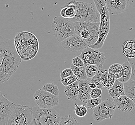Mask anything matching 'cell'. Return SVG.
<instances>
[{
    "instance_id": "cell-1",
    "label": "cell",
    "mask_w": 135,
    "mask_h": 125,
    "mask_svg": "<svg viewBox=\"0 0 135 125\" xmlns=\"http://www.w3.org/2000/svg\"><path fill=\"white\" fill-rule=\"evenodd\" d=\"M21 62L14 41L0 36V84L8 81L16 72Z\"/></svg>"
},
{
    "instance_id": "cell-2",
    "label": "cell",
    "mask_w": 135,
    "mask_h": 125,
    "mask_svg": "<svg viewBox=\"0 0 135 125\" xmlns=\"http://www.w3.org/2000/svg\"><path fill=\"white\" fill-rule=\"evenodd\" d=\"M100 16L99 27V36L97 42L89 46L92 49H99L103 47L110 29L109 12L104 0H93Z\"/></svg>"
},
{
    "instance_id": "cell-3",
    "label": "cell",
    "mask_w": 135,
    "mask_h": 125,
    "mask_svg": "<svg viewBox=\"0 0 135 125\" xmlns=\"http://www.w3.org/2000/svg\"><path fill=\"white\" fill-rule=\"evenodd\" d=\"M76 9L75 17L69 19L73 23L76 22H100V16L94 4L73 0Z\"/></svg>"
},
{
    "instance_id": "cell-4",
    "label": "cell",
    "mask_w": 135,
    "mask_h": 125,
    "mask_svg": "<svg viewBox=\"0 0 135 125\" xmlns=\"http://www.w3.org/2000/svg\"><path fill=\"white\" fill-rule=\"evenodd\" d=\"M73 24L76 34L83 39L89 46L97 42L99 36L100 22H76Z\"/></svg>"
},
{
    "instance_id": "cell-5",
    "label": "cell",
    "mask_w": 135,
    "mask_h": 125,
    "mask_svg": "<svg viewBox=\"0 0 135 125\" xmlns=\"http://www.w3.org/2000/svg\"><path fill=\"white\" fill-rule=\"evenodd\" d=\"M33 125H58L61 120L60 114L54 109L32 108Z\"/></svg>"
},
{
    "instance_id": "cell-6",
    "label": "cell",
    "mask_w": 135,
    "mask_h": 125,
    "mask_svg": "<svg viewBox=\"0 0 135 125\" xmlns=\"http://www.w3.org/2000/svg\"><path fill=\"white\" fill-rule=\"evenodd\" d=\"M51 29L57 41L62 42L76 34L73 22L62 16H55L51 24Z\"/></svg>"
},
{
    "instance_id": "cell-7",
    "label": "cell",
    "mask_w": 135,
    "mask_h": 125,
    "mask_svg": "<svg viewBox=\"0 0 135 125\" xmlns=\"http://www.w3.org/2000/svg\"><path fill=\"white\" fill-rule=\"evenodd\" d=\"M7 125H33L32 108L25 105L16 104Z\"/></svg>"
},
{
    "instance_id": "cell-8",
    "label": "cell",
    "mask_w": 135,
    "mask_h": 125,
    "mask_svg": "<svg viewBox=\"0 0 135 125\" xmlns=\"http://www.w3.org/2000/svg\"><path fill=\"white\" fill-rule=\"evenodd\" d=\"M116 107L114 101L107 99L93 109V118L98 123L106 119H111L114 116Z\"/></svg>"
},
{
    "instance_id": "cell-9",
    "label": "cell",
    "mask_w": 135,
    "mask_h": 125,
    "mask_svg": "<svg viewBox=\"0 0 135 125\" xmlns=\"http://www.w3.org/2000/svg\"><path fill=\"white\" fill-rule=\"evenodd\" d=\"M33 98L38 107L43 109H51L57 106L59 103V96L48 93L42 89L34 93Z\"/></svg>"
},
{
    "instance_id": "cell-10",
    "label": "cell",
    "mask_w": 135,
    "mask_h": 125,
    "mask_svg": "<svg viewBox=\"0 0 135 125\" xmlns=\"http://www.w3.org/2000/svg\"><path fill=\"white\" fill-rule=\"evenodd\" d=\"M79 56L84 62L85 67L89 65H103L106 60L105 55L103 52L89 47L81 52Z\"/></svg>"
},
{
    "instance_id": "cell-11",
    "label": "cell",
    "mask_w": 135,
    "mask_h": 125,
    "mask_svg": "<svg viewBox=\"0 0 135 125\" xmlns=\"http://www.w3.org/2000/svg\"><path fill=\"white\" fill-rule=\"evenodd\" d=\"M65 49L74 53L82 52L89 46L79 36L75 34L61 42Z\"/></svg>"
},
{
    "instance_id": "cell-12",
    "label": "cell",
    "mask_w": 135,
    "mask_h": 125,
    "mask_svg": "<svg viewBox=\"0 0 135 125\" xmlns=\"http://www.w3.org/2000/svg\"><path fill=\"white\" fill-rule=\"evenodd\" d=\"M16 103L9 101L0 91V125H7Z\"/></svg>"
},
{
    "instance_id": "cell-13",
    "label": "cell",
    "mask_w": 135,
    "mask_h": 125,
    "mask_svg": "<svg viewBox=\"0 0 135 125\" xmlns=\"http://www.w3.org/2000/svg\"><path fill=\"white\" fill-rule=\"evenodd\" d=\"M130 0H104L109 13L117 15L128 10Z\"/></svg>"
},
{
    "instance_id": "cell-14",
    "label": "cell",
    "mask_w": 135,
    "mask_h": 125,
    "mask_svg": "<svg viewBox=\"0 0 135 125\" xmlns=\"http://www.w3.org/2000/svg\"><path fill=\"white\" fill-rule=\"evenodd\" d=\"M113 100L119 110L126 113H130L135 109V103L127 95L121 96L118 98Z\"/></svg>"
},
{
    "instance_id": "cell-15",
    "label": "cell",
    "mask_w": 135,
    "mask_h": 125,
    "mask_svg": "<svg viewBox=\"0 0 135 125\" xmlns=\"http://www.w3.org/2000/svg\"><path fill=\"white\" fill-rule=\"evenodd\" d=\"M90 82L88 80L79 81V92L78 99L79 101L86 103L90 99V93L91 89L89 87Z\"/></svg>"
},
{
    "instance_id": "cell-16",
    "label": "cell",
    "mask_w": 135,
    "mask_h": 125,
    "mask_svg": "<svg viewBox=\"0 0 135 125\" xmlns=\"http://www.w3.org/2000/svg\"><path fill=\"white\" fill-rule=\"evenodd\" d=\"M60 14L62 17L66 19H72L75 17L76 9L73 0L69 2L64 7H62Z\"/></svg>"
},
{
    "instance_id": "cell-17",
    "label": "cell",
    "mask_w": 135,
    "mask_h": 125,
    "mask_svg": "<svg viewBox=\"0 0 135 125\" xmlns=\"http://www.w3.org/2000/svg\"><path fill=\"white\" fill-rule=\"evenodd\" d=\"M108 93L113 99L125 95L124 83L116 79L113 86L108 90Z\"/></svg>"
},
{
    "instance_id": "cell-18",
    "label": "cell",
    "mask_w": 135,
    "mask_h": 125,
    "mask_svg": "<svg viewBox=\"0 0 135 125\" xmlns=\"http://www.w3.org/2000/svg\"><path fill=\"white\" fill-rule=\"evenodd\" d=\"M79 92V81L77 80L74 83L65 88V93L69 100L75 101L78 99Z\"/></svg>"
},
{
    "instance_id": "cell-19",
    "label": "cell",
    "mask_w": 135,
    "mask_h": 125,
    "mask_svg": "<svg viewBox=\"0 0 135 125\" xmlns=\"http://www.w3.org/2000/svg\"><path fill=\"white\" fill-rule=\"evenodd\" d=\"M122 50L124 55L128 58L135 57V41L128 40L124 42Z\"/></svg>"
},
{
    "instance_id": "cell-20",
    "label": "cell",
    "mask_w": 135,
    "mask_h": 125,
    "mask_svg": "<svg viewBox=\"0 0 135 125\" xmlns=\"http://www.w3.org/2000/svg\"><path fill=\"white\" fill-rule=\"evenodd\" d=\"M124 93L135 103V81L131 79L124 83Z\"/></svg>"
},
{
    "instance_id": "cell-21",
    "label": "cell",
    "mask_w": 135,
    "mask_h": 125,
    "mask_svg": "<svg viewBox=\"0 0 135 125\" xmlns=\"http://www.w3.org/2000/svg\"><path fill=\"white\" fill-rule=\"evenodd\" d=\"M124 70V68L122 65L114 64L109 67L108 73L114 76L116 79H118L123 75Z\"/></svg>"
},
{
    "instance_id": "cell-22",
    "label": "cell",
    "mask_w": 135,
    "mask_h": 125,
    "mask_svg": "<svg viewBox=\"0 0 135 125\" xmlns=\"http://www.w3.org/2000/svg\"><path fill=\"white\" fill-rule=\"evenodd\" d=\"M70 68L73 71V74L78 78V81L87 80L88 76L86 74L85 67H76V66L71 64Z\"/></svg>"
},
{
    "instance_id": "cell-23",
    "label": "cell",
    "mask_w": 135,
    "mask_h": 125,
    "mask_svg": "<svg viewBox=\"0 0 135 125\" xmlns=\"http://www.w3.org/2000/svg\"><path fill=\"white\" fill-rule=\"evenodd\" d=\"M122 65L124 68V73L121 78L118 79V80L119 81L121 82L122 83H125L128 81L130 79H131V74H132V69L131 66L129 62L127 61L122 64Z\"/></svg>"
},
{
    "instance_id": "cell-24",
    "label": "cell",
    "mask_w": 135,
    "mask_h": 125,
    "mask_svg": "<svg viewBox=\"0 0 135 125\" xmlns=\"http://www.w3.org/2000/svg\"><path fill=\"white\" fill-rule=\"evenodd\" d=\"M103 65H89L85 67L86 74L88 78L91 79L97 73L100 68Z\"/></svg>"
},
{
    "instance_id": "cell-25",
    "label": "cell",
    "mask_w": 135,
    "mask_h": 125,
    "mask_svg": "<svg viewBox=\"0 0 135 125\" xmlns=\"http://www.w3.org/2000/svg\"><path fill=\"white\" fill-rule=\"evenodd\" d=\"M42 89L54 95L59 96L60 91L58 87L54 83H46L44 85Z\"/></svg>"
},
{
    "instance_id": "cell-26",
    "label": "cell",
    "mask_w": 135,
    "mask_h": 125,
    "mask_svg": "<svg viewBox=\"0 0 135 125\" xmlns=\"http://www.w3.org/2000/svg\"><path fill=\"white\" fill-rule=\"evenodd\" d=\"M74 112L75 114L79 117H83L88 114L87 107L84 105H80L78 103H75Z\"/></svg>"
},
{
    "instance_id": "cell-27",
    "label": "cell",
    "mask_w": 135,
    "mask_h": 125,
    "mask_svg": "<svg viewBox=\"0 0 135 125\" xmlns=\"http://www.w3.org/2000/svg\"><path fill=\"white\" fill-rule=\"evenodd\" d=\"M58 125H80L76 118L70 114L61 118V120Z\"/></svg>"
},
{
    "instance_id": "cell-28",
    "label": "cell",
    "mask_w": 135,
    "mask_h": 125,
    "mask_svg": "<svg viewBox=\"0 0 135 125\" xmlns=\"http://www.w3.org/2000/svg\"><path fill=\"white\" fill-rule=\"evenodd\" d=\"M103 66H102L100 68V70L98 71L97 73L91 79V80L90 81V82L94 83L97 85L98 88L102 89L103 88V87L101 83L100 79H101L102 74L103 73Z\"/></svg>"
},
{
    "instance_id": "cell-29",
    "label": "cell",
    "mask_w": 135,
    "mask_h": 125,
    "mask_svg": "<svg viewBox=\"0 0 135 125\" xmlns=\"http://www.w3.org/2000/svg\"><path fill=\"white\" fill-rule=\"evenodd\" d=\"M102 102V96L97 98H90L86 102L87 108L93 109L98 105H99Z\"/></svg>"
},
{
    "instance_id": "cell-30",
    "label": "cell",
    "mask_w": 135,
    "mask_h": 125,
    "mask_svg": "<svg viewBox=\"0 0 135 125\" xmlns=\"http://www.w3.org/2000/svg\"><path fill=\"white\" fill-rule=\"evenodd\" d=\"M77 80H78L77 77L75 75L73 74L72 76L61 79V82L62 84L66 87L67 86L72 84Z\"/></svg>"
},
{
    "instance_id": "cell-31",
    "label": "cell",
    "mask_w": 135,
    "mask_h": 125,
    "mask_svg": "<svg viewBox=\"0 0 135 125\" xmlns=\"http://www.w3.org/2000/svg\"><path fill=\"white\" fill-rule=\"evenodd\" d=\"M72 64L76 67H83L85 66L84 62L81 58L79 56L74 57L72 60Z\"/></svg>"
},
{
    "instance_id": "cell-32",
    "label": "cell",
    "mask_w": 135,
    "mask_h": 125,
    "mask_svg": "<svg viewBox=\"0 0 135 125\" xmlns=\"http://www.w3.org/2000/svg\"><path fill=\"white\" fill-rule=\"evenodd\" d=\"M102 93H103V92H102V89L97 88L91 90L90 96L91 98H99V97H100V96H102Z\"/></svg>"
},
{
    "instance_id": "cell-33",
    "label": "cell",
    "mask_w": 135,
    "mask_h": 125,
    "mask_svg": "<svg viewBox=\"0 0 135 125\" xmlns=\"http://www.w3.org/2000/svg\"><path fill=\"white\" fill-rule=\"evenodd\" d=\"M73 71L71 68H65L62 71L60 74V76L61 79H62L65 78H66L68 76H70L73 75Z\"/></svg>"
},
{
    "instance_id": "cell-34",
    "label": "cell",
    "mask_w": 135,
    "mask_h": 125,
    "mask_svg": "<svg viewBox=\"0 0 135 125\" xmlns=\"http://www.w3.org/2000/svg\"><path fill=\"white\" fill-rule=\"evenodd\" d=\"M108 76V70L107 69H103V73L101 76V83L103 85V88L105 87L106 85L107 82Z\"/></svg>"
},
{
    "instance_id": "cell-35",
    "label": "cell",
    "mask_w": 135,
    "mask_h": 125,
    "mask_svg": "<svg viewBox=\"0 0 135 125\" xmlns=\"http://www.w3.org/2000/svg\"><path fill=\"white\" fill-rule=\"evenodd\" d=\"M127 61L129 62L132 69V74L130 79L135 81V57L128 58Z\"/></svg>"
},
{
    "instance_id": "cell-36",
    "label": "cell",
    "mask_w": 135,
    "mask_h": 125,
    "mask_svg": "<svg viewBox=\"0 0 135 125\" xmlns=\"http://www.w3.org/2000/svg\"><path fill=\"white\" fill-rule=\"evenodd\" d=\"M115 80H116V79H115L114 76L108 73L107 82V83H106L105 87L106 89L108 90L110 89L111 87L113 86Z\"/></svg>"
},
{
    "instance_id": "cell-37",
    "label": "cell",
    "mask_w": 135,
    "mask_h": 125,
    "mask_svg": "<svg viewBox=\"0 0 135 125\" xmlns=\"http://www.w3.org/2000/svg\"><path fill=\"white\" fill-rule=\"evenodd\" d=\"M89 87L91 89H94L97 88V85L96 84L94 83H92V82H90V84H89Z\"/></svg>"
},
{
    "instance_id": "cell-38",
    "label": "cell",
    "mask_w": 135,
    "mask_h": 125,
    "mask_svg": "<svg viewBox=\"0 0 135 125\" xmlns=\"http://www.w3.org/2000/svg\"><path fill=\"white\" fill-rule=\"evenodd\" d=\"M134 41H135V40H134Z\"/></svg>"
},
{
    "instance_id": "cell-39",
    "label": "cell",
    "mask_w": 135,
    "mask_h": 125,
    "mask_svg": "<svg viewBox=\"0 0 135 125\" xmlns=\"http://www.w3.org/2000/svg\"></svg>"
}]
</instances>
